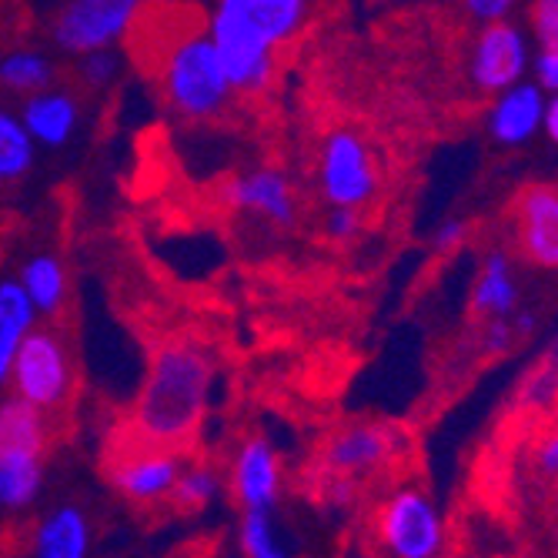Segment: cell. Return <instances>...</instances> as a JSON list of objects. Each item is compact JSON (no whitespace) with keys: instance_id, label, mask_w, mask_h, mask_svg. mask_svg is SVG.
Segmentation results:
<instances>
[{"instance_id":"obj_1","label":"cell","mask_w":558,"mask_h":558,"mask_svg":"<svg viewBox=\"0 0 558 558\" xmlns=\"http://www.w3.org/2000/svg\"><path fill=\"white\" fill-rule=\"evenodd\" d=\"M124 37L134 61L158 77L171 111L187 121L225 114L234 90L197 14L174 4H141Z\"/></svg>"},{"instance_id":"obj_2","label":"cell","mask_w":558,"mask_h":558,"mask_svg":"<svg viewBox=\"0 0 558 558\" xmlns=\"http://www.w3.org/2000/svg\"><path fill=\"white\" fill-rule=\"evenodd\" d=\"M215 368L194 341H168L150 354L147 378L131 415V438L181 451L208 415Z\"/></svg>"},{"instance_id":"obj_3","label":"cell","mask_w":558,"mask_h":558,"mask_svg":"<svg viewBox=\"0 0 558 558\" xmlns=\"http://www.w3.org/2000/svg\"><path fill=\"white\" fill-rule=\"evenodd\" d=\"M304 21L308 0H221L208 21V37L231 90H265L275 77L278 50L301 34Z\"/></svg>"},{"instance_id":"obj_4","label":"cell","mask_w":558,"mask_h":558,"mask_svg":"<svg viewBox=\"0 0 558 558\" xmlns=\"http://www.w3.org/2000/svg\"><path fill=\"white\" fill-rule=\"evenodd\" d=\"M8 381L17 398L31 401L34 409L47 415H58L61 409H68L77 388V372L64 331L50 325L47 328L34 325L17 351Z\"/></svg>"},{"instance_id":"obj_5","label":"cell","mask_w":558,"mask_h":558,"mask_svg":"<svg viewBox=\"0 0 558 558\" xmlns=\"http://www.w3.org/2000/svg\"><path fill=\"white\" fill-rule=\"evenodd\" d=\"M375 538L391 558H441L448 532L435 498L422 488H395L375 512Z\"/></svg>"},{"instance_id":"obj_6","label":"cell","mask_w":558,"mask_h":558,"mask_svg":"<svg viewBox=\"0 0 558 558\" xmlns=\"http://www.w3.org/2000/svg\"><path fill=\"white\" fill-rule=\"evenodd\" d=\"M144 0H68L50 21V37L68 54H90V50L114 47Z\"/></svg>"},{"instance_id":"obj_7","label":"cell","mask_w":558,"mask_h":558,"mask_svg":"<svg viewBox=\"0 0 558 558\" xmlns=\"http://www.w3.org/2000/svg\"><path fill=\"white\" fill-rule=\"evenodd\" d=\"M181 465H184L181 451L155 448V445H144V441L131 438L121 451H114L108 478H111V488L124 501L150 509V505L171 501Z\"/></svg>"},{"instance_id":"obj_8","label":"cell","mask_w":558,"mask_h":558,"mask_svg":"<svg viewBox=\"0 0 558 558\" xmlns=\"http://www.w3.org/2000/svg\"><path fill=\"white\" fill-rule=\"evenodd\" d=\"M378 187L365 141L354 131H331L322 147V191L335 208H362Z\"/></svg>"},{"instance_id":"obj_9","label":"cell","mask_w":558,"mask_h":558,"mask_svg":"<svg viewBox=\"0 0 558 558\" xmlns=\"http://www.w3.org/2000/svg\"><path fill=\"white\" fill-rule=\"evenodd\" d=\"M228 488L241 512H278L284 495V469L275 445L262 435L244 438L228 465Z\"/></svg>"},{"instance_id":"obj_10","label":"cell","mask_w":558,"mask_h":558,"mask_svg":"<svg viewBox=\"0 0 558 558\" xmlns=\"http://www.w3.org/2000/svg\"><path fill=\"white\" fill-rule=\"evenodd\" d=\"M398 451L395 435L385 425L375 422H354L338 428L325 448H322V465L328 475H341V478H368L378 475Z\"/></svg>"},{"instance_id":"obj_11","label":"cell","mask_w":558,"mask_h":558,"mask_svg":"<svg viewBox=\"0 0 558 558\" xmlns=\"http://www.w3.org/2000/svg\"><path fill=\"white\" fill-rule=\"evenodd\" d=\"M512 228L532 265L558 268V184L522 187L512 201Z\"/></svg>"},{"instance_id":"obj_12","label":"cell","mask_w":558,"mask_h":558,"mask_svg":"<svg viewBox=\"0 0 558 558\" xmlns=\"http://www.w3.org/2000/svg\"><path fill=\"white\" fill-rule=\"evenodd\" d=\"M221 201L238 215H258V218H265L271 225H281V228H288L294 221L291 184L275 168H258V171L231 178L221 187Z\"/></svg>"},{"instance_id":"obj_13","label":"cell","mask_w":558,"mask_h":558,"mask_svg":"<svg viewBox=\"0 0 558 558\" xmlns=\"http://www.w3.org/2000/svg\"><path fill=\"white\" fill-rule=\"evenodd\" d=\"M77 94L68 87H44L37 94H27L24 108H21V121L31 131L34 144H47V147H58L68 144V137L77 128Z\"/></svg>"},{"instance_id":"obj_14","label":"cell","mask_w":558,"mask_h":558,"mask_svg":"<svg viewBox=\"0 0 558 558\" xmlns=\"http://www.w3.org/2000/svg\"><path fill=\"white\" fill-rule=\"evenodd\" d=\"M31 558H90V522L77 505H61L34 525Z\"/></svg>"},{"instance_id":"obj_15","label":"cell","mask_w":558,"mask_h":558,"mask_svg":"<svg viewBox=\"0 0 558 558\" xmlns=\"http://www.w3.org/2000/svg\"><path fill=\"white\" fill-rule=\"evenodd\" d=\"M522 68H525L522 37L509 24H492L475 50V81L488 90H498L519 81Z\"/></svg>"},{"instance_id":"obj_16","label":"cell","mask_w":558,"mask_h":558,"mask_svg":"<svg viewBox=\"0 0 558 558\" xmlns=\"http://www.w3.org/2000/svg\"><path fill=\"white\" fill-rule=\"evenodd\" d=\"M44 454L27 448H0V509L24 512L40 498Z\"/></svg>"},{"instance_id":"obj_17","label":"cell","mask_w":558,"mask_h":558,"mask_svg":"<svg viewBox=\"0 0 558 558\" xmlns=\"http://www.w3.org/2000/svg\"><path fill=\"white\" fill-rule=\"evenodd\" d=\"M34 325L37 312L21 281H0V385H8L11 365Z\"/></svg>"},{"instance_id":"obj_18","label":"cell","mask_w":558,"mask_h":558,"mask_svg":"<svg viewBox=\"0 0 558 558\" xmlns=\"http://www.w3.org/2000/svg\"><path fill=\"white\" fill-rule=\"evenodd\" d=\"M21 288L27 291L37 315H47V318L64 315L71 284H68V268L61 258H54V255L31 258L21 271Z\"/></svg>"},{"instance_id":"obj_19","label":"cell","mask_w":558,"mask_h":558,"mask_svg":"<svg viewBox=\"0 0 558 558\" xmlns=\"http://www.w3.org/2000/svg\"><path fill=\"white\" fill-rule=\"evenodd\" d=\"M47 441H50L47 412L34 409L31 401L17 395L0 401V448H27L44 454Z\"/></svg>"},{"instance_id":"obj_20","label":"cell","mask_w":558,"mask_h":558,"mask_svg":"<svg viewBox=\"0 0 558 558\" xmlns=\"http://www.w3.org/2000/svg\"><path fill=\"white\" fill-rule=\"evenodd\" d=\"M238 548L241 558H294L291 542L275 512H241Z\"/></svg>"},{"instance_id":"obj_21","label":"cell","mask_w":558,"mask_h":558,"mask_svg":"<svg viewBox=\"0 0 558 558\" xmlns=\"http://www.w3.org/2000/svg\"><path fill=\"white\" fill-rule=\"evenodd\" d=\"M542 118V100L535 87H515L501 97L495 111V134L501 141H525Z\"/></svg>"},{"instance_id":"obj_22","label":"cell","mask_w":558,"mask_h":558,"mask_svg":"<svg viewBox=\"0 0 558 558\" xmlns=\"http://www.w3.org/2000/svg\"><path fill=\"white\" fill-rule=\"evenodd\" d=\"M221 488H225V482H221V472L215 465L191 462V465H181L171 501L181 512H201V509H208V505H215Z\"/></svg>"},{"instance_id":"obj_23","label":"cell","mask_w":558,"mask_h":558,"mask_svg":"<svg viewBox=\"0 0 558 558\" xmlns=\"http://www.w3.org/2000/svg\"><path fill=\"white\" fill-rule=\"evenodd\" d=\"M54 81V64H50L40 50H11V54L0 61V84L17 94H37L50 87Z\"/></svg>"},{"instance_id":"obj_24","label":"cell","mask_w":558,"mask_h":558,"mask_svg":"<svg viewBox=\"0 0 558 558\" xmlns=\"http://www.w3.org/2000/svg\"><path fill=\"white\" fill-rule=\"evenodd\" d=\"M34 165V137L21 118L0 111V181H17Z\"/></svg>"},{"instance_id":"obj_25","label":"cell","mask_w":558,"mask_h":558,"mask_svg":"<svg viewBox=\"0 0 558 558\" xmlns=\"http://www.w3.org/2000/svg\"><path fill=\"white\" fill-rule=\"evenodd\" d=\"M515 304V284L509 278V268H505L501 258H492L475 284V312L485 318H498L509 315Z\"/></svg>"},{"instance_id":"obj_26","label":"cell","mask_w":558,"mask_h":558,"mask_svg":"<svg viewBox=\"0 0 558 558\" xmlns=\"http://www.w3.org/2000/svg\"><path fill=\"white\" fill-rule=\"evenodd\" d=\"M118 54L111 47L105 50H90V54H81V81H87L90 87H100V84H111L114 74H118Z\"/></svg>"},{"instance_id":"obj_27","label":"cell","mask_w":558,"mask_h":558,"mask_svg":"<svg viewBox=\"0 0 558 558\" xmlns=\"http://www.w3.org/2000/svg\"><path fill=\"white\" fill-rule=\"evenodd\" d=\"M532 24H535L542 47L555 50L558 47V0H538L532 11Z\"/></svg>"},{"instance_id":"obj_28","label":"cell","mask_w":558,"mask_h":558,"mask_svg":"<svg viewBox=\"0 0 558 558\" xmlns=\"http://www.w3.org/2000/svg\"><path fill=\"white\" fill-rule=\"evenodd\" d=\"M362 221H359V208H335V215L328 218V234L344 241L351 234H359Z\"/></svg>"},{"instance_id":"obj_29","label":"cell","mask_w":558,"mask_h":558,"mask_svg":"<svg viewBox=\"0 0 558 558\" xmlns=\"http://www.w3.org/2000/svg\"><path fill=\"white\" fill-rule=\"evenodd\" d=\"M535 462H538V472L548 475V478H558V435L545 438L538 454H535Z\"/></svg>"},{"instance_id":"obj_30","label":"cell","mask_w":558,"mask_h":558,"mask_svg":"<svg viewBox=\"0 0 558 558\" xmlns=\"http://www.w3.org/2000/svg\"><path fill=\"white\" fill-rule=\"evenodd\" d=\"M512 0H465V8L475 14V17H485V21H495L509 11Z\"/></svg>"},{"instance_id":"obj_31","label":"cell","mask_w":558,"mask_h":558,"mask_svg":"<svg viewBox=\"0 0 558 558\" xmlns=\"http://www.w3.org/2000/svg\"><path fill=\"white\" fill-rule=\"evenodd\" d=\"M538 74H542V84L558 87V47L555 50H545V58L538 64Z\"/></svg>"},{"instance_id":"obj_32","label":"cell","mask_w":558,"mask_h":558,"mask_svg":"<svg viewBox=\"0 0 558 558\" xmlns=\"http://www.w3.org/2000/svg\"><path fill=\"white\" fill-rule=\"evenodd\" d=\"M454 241H462V228H459V225H448V228L438 234V244H441V247H451Z\"/></svg>"},{"instance_id":"obj_33","label":"cell","mask_w":558,"mask_h":558,"mask_svg":"<svg viewBox=\"0 0 558 558\" xmlns=\"http://www.w3.org/2000/svg\"><path fill=\"white\" fill-rule=\"evenodd\" d=\"M545 124H548L551 141L558 144V97H555V105H551V108H548V114H545Z\"/></svg>"}]
</instances>
